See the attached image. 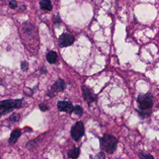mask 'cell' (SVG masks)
<instances>
[{
	"label": "cell",
	"instance_id": "13",
	"mask_svg": "<svg viewBox=\"0 0 159 159\" xmlns=\"http://www.w3.org/2000/svg\"><path fill=\"white\" fill-rule=\"evenodd\" d=\"M135 111L138 113V115L141 119H145L149 117L152 113V112H150V111H143L138 109H135Z\"/></svg>",
	"mask_w": 159,
	"mask_h": 159
},
{
	"label": "cell",
	"instance_id": "5",
	"mask_svg": "<svg viewBox=\"0 0 159 159\" xmlns=\"http://www.w3.org/2000/svg\"><path fill=\"white\" fill-rule=\"evenodd\" d=\"M66 88V83L64 80L58 78L51 86L50 90L47 93V96L52 98L59 92L63 91Z\"/></svg>",
	"mask_w": 159,
	"mask_h": 159
},
{
	"label": "cell",
	"instance_id": "6",
	"mask_svg": "<svg viewBox=\"0 0 159 159\" xmlns=\"http://www.w3.org/2000/svg\"><path fill=\"white\" fill-rule=\"evenodd\" d=\"M81 91L83 99L86 101L88 106H89L92 102L96 101V95L93 93L92 89L87 86L83 85L81 86Z\"/></svg>",
	"mask_w": 159,
	"mask_h": 159
},
{
	"label": "cell",
	"instance_id": "2",
	"mask_svg": "<svg viewBox=\"0 0 159 159\" xmlns=\"http://www.w3.org/2000/svg\"><path fill=\"white\" fill-rule=\"evenodd\" d=\"M22 99H8L0 102L1 116L6 115L15 109H19L22 106Z\"/></svg>",
	"mask_w": 159,
	"mask_h": 159
},
{
	"label": "cell",
	"instance_id": "1",
	"mask_svg": "<svg viewBox=\"0 0 159 159\" xmlns=\"http://www.w3.org/2000/svg\"><path fill=\"white\" fill-rule=\"evenodd\" d=\"M117 143V139L109 134H104L99 139L100 148L108 154H112L116 150Z\"/></svg>",
	"mask_w": 159,
	"mask_h": 159
},
{
	"label": "cell",
	"instance_id": "23",
	"mask_svg": "<svg viewBox=\"0 0 159 159\" xmlns=\"http://www.w3.org/2000/svg\"><path fill=\"white\" fill-rule=\"evenodd\" d=\"M40 71L42 74H46L47 73V70L45 66H42V68H40Z\"/></svg>",
	"mask_w": 159,
	"mask_h": 159
},
{
	"label": "cell",
	"instance_id": "17",
	"mask_svg": "<svg viewBox=\"0 0 159 159\" xmlns=\"http://www.w3.org/2000/svg\"><path fill=\"white\" fill-rule=\"evenodd\" d=\"M38 143L36 142V139L35 140H31L30 141L27 145V148L29 149V150H32L33 148H35L37 146Z\"/></svg>",
	"mask_w": 159,
	"mask_h": 159
},
{
	"label": "cell",
	"instance_id": "15",
	"mask_svg": "<svg viewBox=\"0 0 159 159\" xmlns=\"http://www.w3.org/2000/svg\"><path fill=\"white\" fill-rule=\"evenodd\" d=\"M73 112L75 113V115L78 116V117H81L83 113V107L80 106V105H76L74 107V111Z\"/></svg>",
	"mask_w": 159,
	"mask_h": 159
},
{
	"label": "cell",
	"instance_id": "11",
	"mask_svg": "<svg viewBox=\"0 0 159 159\" xmlns=\"http://www.w3.org/2000/svg\"><path fill=\"white\" fill-rule=\"evenodd\" d=\"M46 59L50 64L55 63L58 59V55L57 52L53 50L48 52L46 55Z\"/></svg>",
	"mask_w": 159,
	"mask_h": 159
},
{
	"label": "cell",
	"instance_id": "12",
	"mask_svg": "<svg viewBox=\"0 0 159 159\" xmlns=\"http://www.w3.org/2000/svg\"><path fill=\"white\" fill-rule=\"evenodd\" d=\"M39 5L42 9L48 11L52 9V5L50 0H40L39 2Z\"/></svg>",
	"mask_w": 159,
	"mask_h": 159
},
{
	"label": "cell",
	"instance_id": "3",
	"mask_svg": "<svg viewBox=\"0 0 159 159\" xmlns=\"http://www.w3.org/2000/svg\"><path fill=\"white\" fill-rule=\"evenodd\" d=\"M138 110L152 112L151 109L153 105V98L150 93L140 94L137 98Z\"/></svg>",
	"mask_w": 159,
	"mask_h": 159
},
{
	"label": "cell",
	"instance_id": "7",
	"mask_svg": "<svg viewBox=\"0 0 159 159\" xmlns=\"http://www.w3.org/2000/svg\"><path fill=\"white\" fill-rule=\"evenodd\" d=\"M74 42L75 37L72 35L67 33L62 34L58 38L59 46L61 48L68 47L72 45Z\"/></svg>",
	"mask_w": 159,
	"mask_h": 159
},
{
	"label": "cell",
	"instance_id": "14",
	"mask_svg": "<svg viewBox=\"0 0 159 159\" xmlns=\"http://www.w3.org/2000/svg\"><path fill=\"white\" fill-rule=\"evenodd\" d=\"M140 159H154V157L148 152L141 151L139 153Z\"/></svg>",
	"mask_w": 159,
	"mask_h": 159
},
{
	"label": "cell",
	"instance_id": "18",
	"mask_svg": "<svg viewBox=\"0 0 159 159\" xmlns=\"http://www.w3.org/2000/svg\"><path fill=\"white\" fill-rule=\"evenodd\" d=\"M20 68L23 71H27L29 69V64L27 61L24 60L20 62Z\"/></svg>",
	"mask_w": 159,
	"mask_h": 159
},
{
	"label": "cell",
	"instance_id": "10",
	"mask_svg": "<svg viewBox=\"0 0 159 159\" xmlns=\"http://www.w3.org/2000/svg\"><path fill=\"white\" fill-rule=\"evenodd\" d=\"M80 154V148L74 146L72 148L70 149L67 153L68 158L71 159H77Z\"/></svg>",
	"mask_w": 159,
	"mask_h": 159
},
{
	"label": "cell",
	"instance_id": "20",
	"mask_svg": "<svg viewBox=\"0 0 159 159\" xmlns=\"http://www.w3.org/2000/svg\"><path fill=\"white\" fill-rule=\"evenodd\" d=\"M39 107L40 110L41 111H42V112L48 111V110L49 109V107H48L47 104H44V103H42H42H40V104H39Z\"/></svg>",
	"mask_w": 159,
	"mask_h": 159
},
{
	"label": "cell",
	"instance_id": "22",
	"mask_svg": "<svg viewBox=\"0 0 159 159\" xmlns=\"http://www.w3.org/2000/svg\"><path fill=\"white\" fill-rule=\"evenodd\" d=\"M53 22L55 24H60L61 22V19H60V17L58 15L53 16Z\"/></svg>",
	"mask_w": 159,
	"mask_h": 159
},
{
	"label": "cell",
	"instance_id": "21",
	"mask_svg": "<svg viewBox=\"0 0 159 159\" xmlns=\"http://www.w3.org/2000/svg\"><path fill=\"white\" fill-rule=\"evenodd\" d=\"M9 6H10V7H11V9H14V8L17 7V1H15V0H11V1L9 2Z\"/></svg>",
	"mask_w": 159,
	"mask_h": 159
},
{
	"label": "cell",
	"instance_id": "19",
	"mask_svg": "<svg viewBox=\"0 0 159 159\" xmlns=\"http://www.w3.org/2000/svg\"><path fill=\"white\" fill-rule=\"evenodd\" d=\"M106 155L103 152H99L94 157V159H105Z\"/></svg>",
	"mask_w": 159,
	"mask_h": 159
},
{
	"label": "cell",
	"instance_id": "16",
	"mask_svg": "<svg viewBox=\"0 0 159 159\" xmlns=\"http://www.w3.org/2000/svg\"><path fill=\"white\" fill-rule=\"evenodd\" d=\"M20 116L19 114L18 113H12L9 117V119L10 121L12 122H17L20 120Z\"/></svg>",
	"mask_w": 159,
	"mask_h": 159
},
{
	"label": "cell",
	"instance_id": "8",
	"mask_svg": "<svg viewBox=\"0 0 159 159\" xmlns=\"http://www.w3.org/2000/svg\"><path fill=\"white\" fill-rule=\"evenodd\" d=\"M74 107L70 101H58L57 102V108L59 111L65 112L69 114H71L74 111Z\"/></svg>",
	"mask_w": 159,
	"mask_h": 159
},
{
	"label": "cell",
	"instance_id": "9",
	"mask_svg": "<svg viewBox=\"0 0 159 159\" xmlns=\"http://www.w3.org/2000/svg\"><path fill=\"white\" fill-rule=\"evenodd\" d=\"M21 135L22 133L20 129L16 128L14 129L11 132L10 137L8 139V144L9 145H13L14 144H15Z\"/></svg>",
	"mask_w": 159,
	"mask_h": 159
},
{
	"label": "cell",
	"instance_id": "4",
	"mask_svg": "<svg viewBox=\"0 0 159 159\" xmlns=\"http://www.w3.org/2000/svg\"><path fill=\"white\" fill-rule=\"evenodd\" d=\"M84 134V127L83 122H76L71 128L70 135L75 142H78Z\"/></svg>",
	"mask_w": 159,
	"mask_h": 159
}]
</instances>
